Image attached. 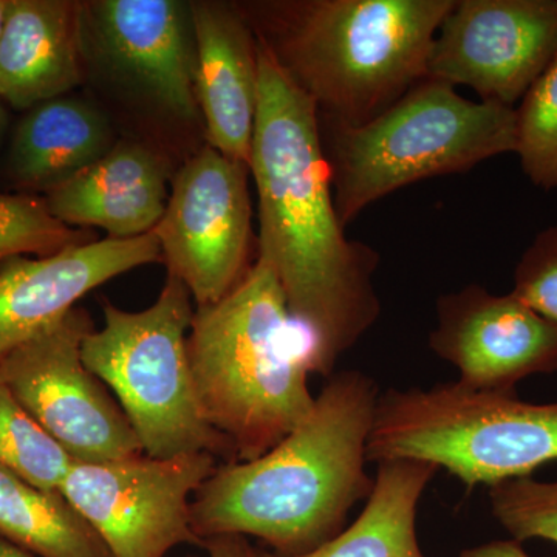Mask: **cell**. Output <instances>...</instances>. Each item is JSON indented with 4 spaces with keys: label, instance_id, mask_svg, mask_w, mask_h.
<instances>
[{
    "label": "cell",
    "instance_id": "obj_5",
    "mask_svg": "<svg viewBox=\"0 0 557 557\" xmlns=\"http://www.w3.org/2000/svg\"><path fill=\"white\" fill-rule=\"evenodd\" d=\"M319 126L344 228L395 190L474 170L518 148L515 108L468 100L429 76L369 123L319 119Z\"/></svg>",
    "mask_w": 557,
    "mask_h": 557
},
{
    "label": "cell",
    "instance_id": "obj_11",
    "mask_svg": "<svg viewBox=\"0 0 557 557\" xmlns=\"http://www.w3.org/2000/svg\"><path fill=\"white\" fill-rule=\"evenodd\" d=\"M557 57V0H456L428 76L515 108Z\"/></svg>",
    "mask_w": 557,
    "mask_h": 557
},
{
    "label": "cell",
    "instance_id": "obj_2",
    "mask_svg": "<svg viewBox=\"0 0 557 557\" xmlns=\"http://www.w3.org/2000/svg\"><path fill=\"white\" fill-rule=\"evenodd\" d=\"M302 423L255 460L228 461L190 507L200 545L218 536L256 537L274 555L300 556L344 528L372 493L366 471L380 388L359 370L329 376Z\"/></svg>",
    "mask_w": 557,
    "mask_h": 557
},
{
    "label": "cell",
    "instance_id": "obj_1",
    "mask_svg": "<svg viewBox=\"0 0 557 557\" xmlns=\"http://www.w3.org/2000/svg\"><path fill=\"white\" fill-rule=\"evenodd\" d=\"M258 38V36H256ZM259 100L249 174L259 199V256L309 341L311 372L332 376L381 314L380 255L348 239L333 199L317 104L258 39Z\"/></svg>",
    "mask_w": 557,
    "mask_h": 557
},
{
    "label": "cell",
    "instance_id": "obj_13",
    "mask_svg": "<svg viewBox=\"0 0 557 557\" xmlns=\"http://www.w3.org/2000/svg\"><path fill=\"white\" fill-rule=\"evenodd\" d=\"M161 260L153 231L134 239L70 245L46 258L7 260L0 267V359L62 321L91 289Z\"/></svg>",
    "mask_w": 557,
    "mask_h": 557
},
{
    "label": "cell",
    "instance_id": "obj_16",
    "mask_svg": "<svg viewBox=\"0 0 557 557\" xmlns=\"http://www.w3.org/2000/svg\"><path fill=\"white\" fill-rule=\"evenodd\" d=\"M168 166L138 143H119L60 188L47 208L67 226H95L112 239L152 233L166 209Z\"/></svg>",
    "mask_w": 557,
    "mask_h": 557
},
{
    "label": "cell",
    "instance_id": "obj_6",
    "mask_svg": "<svg viewBox=\"0 0 557 557\" xmlns=\"http://www.w3.org/2000/svg\"><path fill=\"white\" fill-rule=\"evenodd\" d=\"M410 458L446 469L468 487L530 478L557 460V403L522 401L443 383L380 395L368 460Z\"/></svg>",
    "mask_w": 557,
    "mask_h": 557
},
{
    "label": "cell",
    "instance_id": "obj_26",
    "mask_svg": "<svg viewBox=\"0 0 557 557\" xmlns=\"http://www.w3.org/2000/svg\"><path fill=\"white\" fill-rule=\"evenodd\" d=\"M208 557H263L262 552L249 544L248 537L218 536L201 544Z\"/></svg>",
    "mask_w": 557,
    "mask_h": 557
},
{
    "label": "cell",
    "instance_id": "obj_7",
    "mask_svg": "<svg viewBox=\"0 0 557 557\" xmlns=\"http://www.w3.org/2000/svg\"><path fill=\"white\" fill-rule=\"evenodd\" d=\"M193 302L189 289L172 274L146 310L104 302V325L87 333L81 354L126 413L143 454L171 458L209 453L236 461L197 399L188 355Z\"/></svg>",
    "mask_w": 557,
    "mask_h": 557
},
{
    "label": "cell",
    "instance_id": "obj_27",
    "mask_svg": "<svg viewBox=\"0 0 557 557\" xmlns=\"http://www.w3.org/2000/svg\"><path fill=\"white\" fill-rule=\"evenodd\" d=\"M460 557H531L516 541H493L478 547L467 548Z\"/></svg>",
    "mask_w": 557,
    "mask_h": 557
},
{
    "label": "cell",
    "instance_id": "obj_22",
    "mask_svg": "<svg viewBox=\"0 0 557 557\" xmlns=\"http://www.w3.org/2000/svg\"><path fill=\"white\" fill-rule=\"evenodd\" d=\"M520 168L537 188L557 189V57L516 108Z\"/></svg>",
    "mask_w": 557,
    "mask_h": 557
},
{
    "label": "cell",
    "instance_id": "obj_3",
    "mask_svg": "<svg viewBox=\"0 0 557 557\" xmlns=\"http://www.w3.org/2000/svg\"><path fill=\"white\" fill-rule=\"evenodd\" d=\"M456 0H298L244 10L319 119L361 126L428 78L432 44Z\"/></svg>",
    "mask_w": 557,
    "mask_h": 557
},
{
    "label": "cell",
    "instance_id": "obj_9",
    "mask_svg": "<svg viewBox=\"0 0 557 557\" xmlns=\"http://www.w3.org/2000/svg\"><path fill=\"white\" fill-rule=\"evenodd\" d=\"M218 469L209 453L139 456L106 463L73 461L60 487L112 557H168L197 544L190 507Z\"/></svg>",
    "mask_w": 557,
    "mask_h": 557
},
{
    "label": "cell",
    "instance_id": "obj_4",
    "mask_svg": "<svg viewBox=\"0 0 557 557\" xmlns=\"http://www.w3.org/2000/svg\"><path fill=\"white\" fill-rule=\"evenodd\" d=\"M188 355L201 413L236 461L269 453L313 409L309 341L263 260L225 298L197 307Z\"/></svg>",
    "mask_w": 557,
    "mask_h": 557
},
{
    "label": "cell",
    "instance_id": "obj_21",
    "mask_svg": "<svg viewBox=\"0 0 557 557\" xmlns=\"http://www.w3.org/2000/svg\"><path fill=\"white\" fill-rule=\"evenodd\" d=\"M73 458L0 380V467L44 491H60Z\"/></svg>",
    "mask_w": 557,
    "mask_h": 557
},
{
    "label": "cell",
    "instance_id": "obj_20",
    "mask_svg": "<svg viewBox=\"0 0 557 557\" xmlns=\"http://www.w3.org/2000/svg\"><path fill=\"white\" fill-rule=\"evenodd\" d=\"M0 539L36 557H112L60 491H44L0 467Z\"/></svg>",
    "mask_w": 557,
    "mask_h": 557
},
{
    "label": "cell",
    "instance_id": "obj_29",
    "mask_svg": "<svg viewBox=\"0 0 557 557\" xmlns=\"http://www.w3.org/2000/svg\"><path fill=\"white\" fill-rule=\"evenodd\" d=\"M10 0H0V32H2L3 21H5L7 9Z\"/></svg>",
    "mask_w": 557,
    "mask_h": 557
},
{
    "label": "cell",
    "instance_id": "obj_14",
    "mask_svg": "<svg viewBox=\"0 0 557 557\" xmlns=\"http://www.w3.org/2000/svg\"><path fill=\"white\" fill-rule=\"evenodd\" d=\"M89 11L91 27L110 62L168 112L196 119L189 3L101 0L90 3Z\"/></svg>",
    "mask_w": 557,
    "mask_h": 557
},
{
    "label": "cell",
    "instance_id": "obj_17",
    "mask_svg": "<svg viewBox=\"0 0 557 557\" xmlns=\"http://www.w3.org/2000/svg\"><path fill=\"white\" fill-rule=\"evenodd\" d=\"M83 7L10 0L0 32V97L14 109L57 100L83 78Z\"/></svg>",
    "mask_w": 557,
    "mask_h": 557
},
{
    "label": "cell",
    "instance_id": "obj_24",
    "mask_svg": "<svg viewBox=\"0 0 557 557\" xmlns=\"http://www.w3.org/2000/svg\"><path fill=\"white\" fill-rule=\"evenodd\" d=\"M490 504L512 541L541 539L557 547V480L539 482L530 475L498 483L490 487Z\"/></svg>",
    "mask_w": 557,
    "mask_h": 557
},
{
    "label": "cell",
    "instance_id": "obj_18",
    "mask_svg": "<svg viewBox=\"0 0 557 557\" xmlns=\"http://www.w3.org/2000/svg\"><path fill=\"white\" fill-rule=\"evenodd\" d=\"M112 145L108 120L73 98L30 109L10 152L14 178L25 188L53 190L101 160Z\"/></svg>",
    "mask_w": 557,
    "mask_h": 557
},
{
    "label": "cell",
    "instance_id": "obj_12",
    "mask_svg": "<svg viewBox=\"0 0 557 557\" xmlns=\"http://www.w3.org/2000/svg\"><path fill=\"white\" fill-rule=\"evenodd\" d=\"M429 347L478 392L516 394L528 376L557 370V327L515 295L471 284L437 300Z\"/></svg>",
    "mask_w": 557,
    "mask_h": 557
},
{
    "label": "cell",
    "instance_id": "obj_8",
    "mask_svg": "<svg viewBox=\"0 0 557 557\" xmlns=\"http://www.w3.org/2000/svg\"><path fill=\"white\" fill-rule=\"evenodd\" d=\"M94 330L84 309L25 341L0 359V380L22 408L79 463L143 454L134 428L108 386L83 361Z\"/></svg>",
    "mask_w": 557,
    "mask_h": 557
},
{
    "label": "cell",
    "instance_id": "obj_25",
    "mask_svg": "<svg viewBox=\"0 0 557 557\" xmlns=\"http://www.w3.org/2000/svg\"><path fill=\"white\" fill-rule=\"evenodd\" d=\"M511 293L557 327V225L542 230L525 249Z\"/></svg>",
    "mask_w": 557,
    "mask_h": 557
},
{
    "label": "cell",
    "instance_id": "obj_23",
    "mask_svg": "<svg viewBox=\"0 0 557 557\" xmlns=\"http://www.w3.org/2000/svg\"><path fill=\"white\" fill-rule=\"evenodd\" d=\"M83 242H89L87 233L53 218L46 201L0 194V267L17 256L46 258Z\"/></svg>",
    "mask_w": 557,
    "mask_h": 557
},
{
    "label": "cell",
    "instance_id": "obj_28",
    "mask_svg": "<svg viewBox=\"0 0 557 557\" xmlns=\"http://www.w3.org/2000/svg\"><path fill=\"white\" fill-rule=\"evenodd\" d=\"M0 557H36L30 555V553L24 552V549L14 547V545L9 544L7 541H2L0 539ZM193 557V556H189Z\"/></svg>",
    "mask_w": 557,
    "mask_h": 557
},
{
    "label": "cell",
    "instance_id": "obj_10",
    "mask_svg": "<svg viewBox=\"0 0 557 557\" xmlns=\"http://www.w3.org/2000/svg\"><path fill=\"white\" fill-rule=\"evenodd\" d=\"M248 177L247 163L207 146L175 175L153 230L168 274L186 285L197 307L225 298L249 270Z\"/></svg>",
    "mask_w": 557,
    "mask_h": 557
},
{
    "label": "cell",
    "instance_id": "obj_19",
    "mask_svg": "<svg viewBox=\"0 0 557 557\" xmlns=\"http://www.w3.org/2000/svg\"><path fill=\"white\" fill-rule=\"evenodd\" d=\"M376 465L372 493L351 525L306 555L263 557H426L417 536L418 505L440 469L410 458Z\"/></svg>",
    "mask_w": 557,
    "mask_h": 557
},
{
    "label": "cell",
    "instance_id": "obj_15",
    "mask_svg": "<svg viewBox=\"0 0 557 557\" xmlns=\"http://www.w3.org/2000/svg\"><path fill=\"white\" fill-rule=\"evenodd\" d=\"M196 39L194 91L208 146L249 163L259 100L258 38L244 10L189 3Z\"/></svg>",
    "mask_w": 557,
    "mask_h": 557
}]
</instances>
